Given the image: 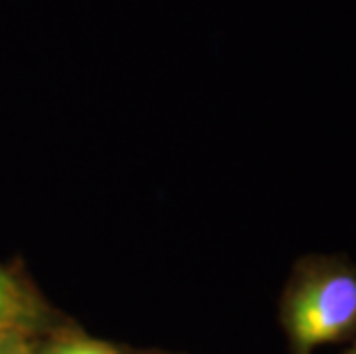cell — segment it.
<instances>
[{
  "label": "cell",
  "mask_w": 356,
  "mask_h": 354,
  "mask_svg": "<svg viewBox=\"0 0 356 354\" xmlns=\"http://www.w3.org/2000/svg\"><path fill=\"white\" fill-rule=\"evenodd\" d=\"M37 306L28 292L0 269V338L26 336L35 327Z\"/></svg>",
  "instance_id": "cell-2"
},
{
  "label": "cell",
  "mask_w": 356,
  "mask_h": 354,
  "mask_svg": "<svg viewBox=\"0 0 356 354\" xmlns=\"http://www.w3.org/2000/svg\"><path fill=\"white\" fill-rule=\"evenodd\" d=\"M0 354H35L28 345L26 336H7L0 338Z\"/></svg>",
  "instance_id": "cell-4"
},
{
  "label": "cell",
  "mask_w": 356,
  "mask_h": 354,
  "mask_svg": "<svg viewBox=\"0 0 356 354\" xmlns=\"http://www.w3.org/2000/svg\"><path fill=\"white\" fill-rule=\"evenodd\" d=\"M343 354H356V338H354V341H352V345H350V348H347Z\"/></svg>",
  "instance_id": "cell-5"
},
{
  "label": "cell",
  "mask_w": 356,
  "mask_h": 354,
  "mask_svg": "<svg viewBox=\"0 0 356 354\" xmlns=\"http://www.w3.org/2000/svg\"><path fill=\"white\" fill-rule=\"evenodd\" d=\"M280 322L290 354H313L324 345L356 338V265L340 255L301 260L283 292Z\"/></svg>",
  "instance_id": "cell-1"
},
{
  "label": "cell",
  "mask_w": 356,
  "mask_h": 354,
  "mask_svg": "<svg viewBox=\"0 0 356 354\" xmlns=\"http://www.w3.org/2000/svg\"><path fill=\"white\" fill-rule=\"evenodd\" d=\"M44 354H118L113 348L95 341H67L60 345H53Z\"/></svg>",
  "instance_id": "cell-3"
}]
</instances>
